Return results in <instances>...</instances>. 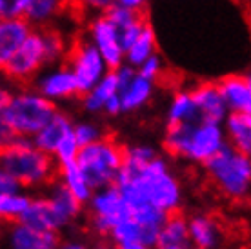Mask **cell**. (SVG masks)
Returning a JSON list of instances; mask_svg holds the SVG:
<instances>
[{
	"label": "cell",
	"instance_id": "cell-1",
	"mask_svg": "<svg viewBox=\"0 0 251 249\" xmlns=\"http://www.w3.org/2000/svg\"><path fill=\"white\" fill-rule=\"evenodd\" d=\"M115 186L120 189L127 207L148 204L164 213H173L180 211L182 206V184L162 155L142 166L122 162Z\"/></svg>",
	"mask_w": 251,
	"mask_h": 249
},
{
	"label": "cell",
	"instance_id": "cell-2",
	"mask_svg": "<svg viewBox=\"0 0 251 249\" xmlns=\"http://www.w3.org/2000/svg\"><path fill=\"white\" fill-rule=\"evenodd\" d=\"M222 122L195 120L168 124L162 148L168 155L193 164H204L226 144Z\"/></svg>",
	"mask_w": 251,
	"mask_h": 249
},
{
	"label": "cell",
	"instance_id": "cell-3",
	"mask_svg": "<svg viewBox=\"0 0 251 249\" xmlns=\"http://www.w3.org/2000/svg\"><path fill=\"white\" fill-rule=\"evenodd\" d=\"M0 166L19 182L22 189L48 187L57 178V162L31 142V138L19 137L15 142L0 151Z\"/></svg>",
	"mask_w": 251,
	"mask_h": 249
},
{
	"label": "cell",
	"instance_id": "cell-4",
	"mask_svg": "<svg viewBox=\"0 0 251 249\" xmlns=\"http://www.w3.org/2000/svg\"><path fill=\"white\" fill-rule=\"evenodd\" d=\"M211 184L224 199L242 202L250 197L251 158L229 144H224L209 160L202 164Z\"/></svg>",
	"mask_w": 251,
	"mask_h": 249
},
{
	"label": "cell",
	"instance_id": "cell-5",
	"mask_svg": "<svg viewBox=\"0 0 251 249\" xmlns=\"http://www.w3.org/2000/svg\"><path fill=\"white\" fill-rule=\"evenodd\" d=\"M124 146L113 137L104 135L95 142L82 146L75 162L82 169L91 189L115 184L117 173L122 166Z\"/></svg>",
	"mask_w": 251,
	"mask_h": 249
},
{
	"label": "cell",
	"instance_id": "cell-6",
	"mask_svg": "<svg viewBox=\"0 0 251 249\" xmlns=\"http://www.w3.org/2000/svg\"><path fill=\"white\" fill-rule=\"evenodd\" d=\"M55 111L57 104L48 100L37 89H22L19 93H13L2 113L19 137L31 138L55 115Z\"/></svg>",
	"mask_w": 251,
	"mask_h": 249
},
{
	"label": "cell",
	"instance_id": "cell-7",
	"mask_svg": "<svg viewBox=\"0 0 251 249\" xmlns=\"http://www.w3.org/2000/svg\"><path fill=\"white\" fill-rule=\"evenodd\" d=\"M86 206L89 207L91 215V229L102 238H107L117 222L129 217V207L115 184L93 189Z\"/></svg>",
	"mask_w": 251,
	"mask_h": 249
},
{
	"label": "cell",
	"instance_id": "cell-8",
	"mask_svg": "<svg viewBox=\"0 0 251 249\" xmlns=\"http://www.w3.org/2000/svg\"><path fill=\"white\" fill-rule=\"evenodd\" d=\"M46 66L48 64H46L42 29L33 27L29 35L24 38V42L19 46V50L13 53V56L2 68V73L13 82H31L40 71H44Z\"/></svg>",
	"mask_w": 251,
	"mask_h": 249
},
{
	"label": "cell",
	"instance_id": "cell-9",
	"mask_svg": "<svg viewBox=\"0 0 251 249\" xmlns=\"http://www.w3.org/2000/svg\"><path fill=\"white\" fill-rule=\"evenodd\" d=\"M66 64L75 75L80 95L91 89L109 69L97 48L89 42V38H76L71 44L66 55Z\"/></svg>",
	"mask_w": 251,
	"mask_h": 249
},
{
	"label": "cell",
	"instance_id": "cell-10",
	"mask_svg": "<svg viewBox=\"0 0 251 249\" xmlns=\"http://www.w3.org/2000/svg\"><path fill=\"white\" fill-rule=\"evenodd\" d=\"M35 89L51 102H68L76 97H80L78 86H76L75 75L69 69L68 64H55L46 73H38L35 76Z\"/></svg>",
	"mask_w": 251,
	"mask_h": 249
},
{
	"label": "cell",
	"instance_id": "cell-11",
	"mask_svg": "<svg viewBox=\"0 0 251 249\" xmlns=\"http://www.w3.org/2000/svg\"><path fill=\"white\" fill-rule=\"evenodd\" d=\"M88 38L89 42L97 48V51L100 53V56L104 58V62L107 64L109 69L119 68L120 64L124 62V50L120 46L117 29L106 19L104 13L91 19L88 25Z\"/></svg>",
	"mask_w": 251,
	"mask_h": 249
},
{
	"label": "cell",
	"instance_id": "cell-12",
	"mask_svg": "<svg viewBox=\"0 0 251 249\" xmlns=\"http://www.w3.org/2000/svg\"><path fill=\"white\" fill-rule=\"evenodd\" d=\"M158 227L138 224L135 218L126 217L111 227L107 238L119 249H150L157 246Z\"/></svg>",
	"mask_w": 251,
	"mask_h": 249
},
{
	"label": "cell",
	"instance_id": "cell-13",
	"mask_svg": "<svg viewBox=\"0 0 251 249\" xmlns=\"http://www.w3.org/2000/svg\"><path fill=\"white\" fill-rule=\"evenodd\" d=\"M7 246L13 249H55L60 248V233L58 231L37 229L20 220L11 222V225L4 231Z\"/></svg>",
	"mask_w": 251,
	"mask_h": 249
},
{
	"label": "cell",
	"instance_id": "cell-14",
	"mask_svg": "<svg viewBox=\"0 0 251 249\" xmlns=\"http://www.w3.org/2000/svg\"><path fill=\"white\" fill-rule=\"evenodd\" d=\"M188 233L191 248L215 249L224 244V227L211 215L197 213L188 218Z\"/></svg>",
	"mask_w": 251,
	"mask_h": 249
},
{
	"label": "cell",
	"instance_id": "cell-15",
	"mask_svg": "<svg viewBox=\"0 0 251 249\" xmlns=\"http://www.w3.org/2000/svg\"><path fill=\"white\" fill-rule=\"evenodd\" d=\"M191 91V97H193V102L197 106V111H199V117L202 120H213V122H222L226 119V115L229 113L226 102L220 95L219 87L215 82H204V84H199L195 86Z\"/></svg>",
	"mask_w": 251,
	"mask_h": 249
},
{
	"label": "cell",
	"instance_id": "cell-16",
	"mask_svg": "<svg viewBox=\"0 0 251 249\" xmlns=\"http://www.w3.org/2000/svg\"><path fill=\"white\" fill-rule=\"evenodd\" d=\"M217 87L229 111L251 113L250 75H227L217 82Z\"/></svg>",
	"mask_w": 251,
	"mask_h": 249
},
{
	"label": "cell",
	"instance_id": "cell-17",
	"mask_svg": "<svg viewBox=\"0 0 251 249\" xmlns=\"http://www.w3.org/2000/svg\"><path fill=\"white\" fill-rule=\"evenodd\" d=\"M20 222L29 224L37 229H46V231H60L66 229L64 224L60 222L58 215L55 213L53 206H51L50 199L46 195H38L29 199V204L25 206V209L22 211V215L19 217Z\"/></svg>",
	"mask_w": 251,
	"mask_h": 249
},
{
	"label": "cell",
	"instance_id": "cell-18",
	"mask_svg": "<svg viewBox=\"0 0 251 249\" xmlns=\"http://www.w3.org/2000/svg\"><path fill=\"white\" fill-rule=\"evenodd\" d=\"M158 249H189V233H188V218L180 211L168 213L162 224L158 227L157 246Z\"/></svg>",
	"mask_w": 251,
	"mask_h": 249
},
{
	"label": "cell",
	"instance_id": "cell-19",
	"mask_svg": "<svg viewBox=\"0 0 251 249\" xmlns=\"http://www.w3.org/2000/svg\"><path fill=\"white\" fill-rule=\"evenodd\" d=\"M33 25L24 17L15 19H0V71L29 35Z\"/></svg>",
	"mask_w": 251,
	"mask_h": 249
},
{
	"label": "cell",
	"instance_id": "cell-20",
	"mask_svg": "<svg viewBox=\"0 0 251 249\" xmlns=\"http://www.w3.org/2000/svg\"><path fill=\"white\" fill-rule=\"evenodd\" d=\"M71 129H73V120H71V117H69L68 113H62L57 109L55 115L33 135L31 142L35 144L40 151H44L48 155H53L57 144L60 142Z\"/></svg>",
	"mask_w": 251,
	"mask_h": 249
},
{
	"label": "cell",
	"instance_id": "cell-21",
	"mask_svg": "<svg viewBox=\"0 0 251 249\" xmlns=\"http://www.w3.org/2000/svg\"><path fill=\"white\" fill-rule=\"evenodd\" d=\"M46 197L50 199L51 206H53L55 213L58 215V218H60V222L64 224V227H69L75 220H78L82 211H84V204L78 202V200L69 193L68 189H66L57 178L48 186V193H46Z\"/></svg>",
	"mask_w": 251,
	"mask_h": 249
},
{
	"label": "cell",
	"instance_id": "cell-22",
	"mask_svg": "<svg viewBox=\"0 0 251 249\" xmlns=\"http://www.w3.org/2000/svg\"><path fill=\"white\" fill-rule=\"evenodd\" d=\"M222 127L229 146L244 155H251V113L229 111L222 120Z\"/></svg>",
	"mask_w": 251,
	"mask_h": 249
},
{
	"label": "cell",
	"instance_id": "cell-23",
	"mask_svg": "<svg viewBox=\"0 0 251 249\" xmlns=\"http://www.w3.org/2000/svg\"><path fill=\"white\" fill-rule=\"evenodd\" d=\"M153 91H155V84L142 78L137 73L122 89H119L122 113H135L142 109L153 99Z\"/></svg>",
	"mask_w": 251,
	"mask_h": 249
},
{
	"label": "cell",
	"instance_id": "cell-24",
	"mask_svg": "<svg viewBox=\"0 0 251 249\" xmlns=\"http://www.w3.org/2000/svg\"><path fill=\"white\" fill-rule=\"evenodd\" d=\"M69 0H31L24 19L33 27H50L68 9Z\"/></svg>",
	"mask_w": 251,
	"mask_h": 249
},
{
	"label": "cell",
	"instance_id": "cell-25",
	"mask_svg": "<svg viewBox=\"0 0 251 249\" xmlns=\"http://www.w3.org/2000/svg\"><path fill=\"white\" fill-rule=\"evenodd\" d=\"M119 93V82L113 69H107V73L97 82L91 89L82 93V107L88 113H102V107L109 97Z\"/></svg>",
	"mask_w": 251,
	"mask_h": 249
},
{
	"label": "cell",
	"instance_id": "cell-26",
	"mask_svg": "<svg viewBox=\"0 0 251 249\" xmlns=\"http://www.w3.org/2000/svg\"><path fill=\"white\" fill-rule=\"evenodd\" d=\"M57 180L60 182L78 202H82L84 206L88 204V200H89V197H91V193H93V189H91V186H89L88 180H86L82 169L76 166V162L60 164L57 168Z\"/></svg>",
	"mask_w": 251,
	"mask_h": 249
},
{
	"label": "cell",
	"instance_id": "cell-27",
	"mask_svg": "<svg viewBox=\"0 0 251 249\" xmlns=\"http://www.w3.org/2000/svg\"><path fill=\"white\" fill-rule=\"evenodd\" d=\"M153 53H157V35H155V29L151 27L150 22H146L144 27L137 35V38L126 48L124 62L137 68L138 64L144 62L146 58Z\"/></svg>",
	"mask_w": 251,
	"mask_h": 249
},
{
	"label": "cell",
	"instance_id": "cell-28",
	"mask_svg": "<svg viewBox=\"0 0 251 249\" xmlns=\"http://www.w3.org/2000/svg\"><path fill=\"white\" fill-rule=\"evenodd\" d=\"M168 124H178V122H195V120H202L199 117L197 106L193 102L191 91L189 89H180L173 95L168 113H166Z\"/></svg>",
	"mask_w": 251,
	"mask_h": 249
},
{
	"label": "cell",
	"instance_id": "cell-29",
	"mask_svg": "<svg viewBox=\"0 0 251 249\" xmlns=\"http://www.w3.org/2000/svg\"><path fill=\"white\" fill-rule=\"evenodd\" d=\"M29 199H31V195L25 189H19L13 193H0V220L4 224L6 222L11 224L15 220H19L25 206L29 204Z\"/></svg>",
	"mask_w": 251,
	"mask_h": 249
},
{
	"label": "cell",
	"instance_id": "cell-30",
	"mask_svg": "<svg viewBox=\"0 0 251 249\" xmlns=\"http://www.w3.org/2000/svg\"><path fill=\"white\" fill-rule=\"evenodd\" d=\"M40 29H42V40H44L46 64L55 66V64L64 62L68 55V46H66L64 37L53 27H40Z\"/></svg>",
	"mask_w": 251,
	"mask_h": 249
},
{
	"label": "cell",
	"instance_id": "cell-31",
	"mask_svg": "<svg viewBox=\"0 0 251 249\" xmlns=\"http://www.w3.org/2000/svg\"><path fill=\"white\" fill-rule=\"evenodd\" d=\"M158 153L157 148H153L150 144H133V146H124V158L122 162L129 164V166H142L153 160Z\"/></svg>",
	"mask_w": 251,
	"mask_h": 249
},
{
	"label": "cell",
	"instance_id": "cell-32",
	"mask_svg": "<svg viewBox=\"0 0 251 249\" xmlns=\"http://www.w3.org/2000/svg\"><path fill=\"white\" fill-rule=\"evenodd\" d=\"M73 137L78 142V146H88L106 135V131L102 129L100 124L97 122H89V120H80V122H73Z\"/></svg>",
	"mask_w": 251,
	"mask_h": 249
},
{
	"label": "cell",
	"instance_id": "cell-33",
	"mask_svg": "<svg viewBox=\"0 0 251 249\" xmlns=\"http://www.w3.org/2000/svg\"><path fill=\"white\" fill-rule=\"evenodd\" d=\"M78 149H80V146L78 142L75 140L73 137V131H69L68 135L57 144V148L53 151V158H55V162L57 166L60 164H68V162H75L76 155H78Z\"/></svg>",
	"mask_w": 251,
	"mask_h": 249
},
{
	"label": "cell",
	"instance_id": "cell-34",
	"mask_svg": "<svg viewBox=\"0 0 251 249\" xmlns=\"http://www.w3.org/2000/svg\"><path fill=\"white\" fill-rule=\"evenodd\" d=\"M164 62H162V56L158 55V53H153V55H150L148 58H146L144 62H140L137 66V73L142 78H146V80L150 82H158L160 80V76L164 75Z\"/></svg>",
	"mask_w": 251,
	"mask_h": 249
},
{
	"label": "cell",
	"instance_id": "cell-35",
	"mask_svg": "<svg viewBox=\"0 0 251 249\" xmlns=\"http://www.w3.org/2000/svg\"><path fill=\"white\" fill-rule=\"evenodd\" d=\"M31 0H0V19L24 17Z\"/></svg>",
	"mask_w": 251,
	"mask_h": 249
},
{
	"label": "cell",
	"instance_id": "cell-36",
	"mask_svg": "<svg viewBox=\"0 0 251 249\" xmlns=\"http://www.w3.org/2000/svg\"><path fill=\"white\" fill-rule=\"evenodd\" d=\"M17 138H19L17 131L13 129L11 124L6 120L4 113H0V151H4L6 148H9Z\"/></svg>",
	"mask_w": 251,
	"mask_h": 249
},
{
	"label": "cell",
	"instance_id": "cell-37",
	"mask_svg": "<svg viewBox=\"0 0 251 249\" xmlns=\"http://www.w3.org/2000/svg\"><path fill=\"white\" fill-rule=\"evenodd\" d=\"M75 2L82 9L93 11V13H97V15H102L106 9H109V7L115 4V0H75Z\"/></svg>",
	"mask_w": 251,
	"mask_h": 249
},
{
	"label": "cell",
	"instance_id": "cell-38",
	"mask_svg": "<svg viewBox=\"0 0 251 249\" xmlns=\"http://www.w3.org/2000/svg\"><path fill=\"white\" fill-rule=\"evenodd\" d=\"M19 189H22L19 186V182L0 166V193H13V191H19Z\"/></svg>",
	"mask_w": 251,
	"mask_h": 249
},
{
	"label": "cell",
	"instance_id": "cell-39",
	"mask_svg": "<svg viewBox=\"0 0 251 249\" xmlns=\"http://www.w3.org/2000/svg\"><path fill=\"white\" fill-rule=\"evenodd\" d=\"M102 113H106L107 117H119V115H122V104H120L119 93H115L113 97H109L106 100V104L102 107Z\"/></svg>",
	"mask_w": 251,
	"mask_h": 249
},
{
	"label": "cell",
	"instance_id": "cell-40",
	"mask_svg": "<svg viewBox=\"0 0 251 249\" xmlns=\"http://www.w3.org/2000/svg\"><path fill=\"white\" fill-rule=\"evenodd\" d=\"M115 4L124 6L127 9H133V11L144 13L146 7H148V0H115Z\"/></svg>",
	"mask_w": 251,
	"mask_h": 249
},
{
	"label": "cell",
	"instance_id": "cell-41",
	"mask_svg": "<svg viewBox=\"0 0 251 249\" xmlns=\"http://www.w3.org/2000/svg\"><path fill=\"white\" fill-rule=\"evenodd\" d=\"M11 97H13V91H11V89L0 84V113L6 109V106L9 104V100H11Z\"/></svg>",
	"mask_w": 251,
	"mask_h": 249
},
{
	"label": "cell",
	"instance_id": "cell-42",
	"mask_svg": "<svg viewBox=\"0 0 251 249\" xmlns=\"http://www.w3.org/2000/svg\"><path fill=\"white\" fill-rule=\"evenodd\" d=\"M4 231H6V225H4V222L0 220V240H2V237H4Z\"/></svg>",
	"mask_w": 251,
	"mask_h": 249
}]
</instances>
